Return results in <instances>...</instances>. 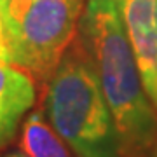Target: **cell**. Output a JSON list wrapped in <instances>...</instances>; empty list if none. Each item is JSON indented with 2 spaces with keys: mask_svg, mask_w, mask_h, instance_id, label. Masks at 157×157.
<instances>
[{
  "mask_svg": "<svg viewBox=\"0 0 157 157\" xmlns=\"http://www.w3.org/2000/svg\"><path fill=\"white\" fill-rule=\"evenodd\" d=\"M78 45L93 65L117 128L121 155L152 157L157 108L141 82L117 0H87L78 19Z\"/></svg>",
  "mask_w": 157,
  "mask_h": 157,
  "instance_id": "obj_1",
  "label": "cell"
},
{
  "mask_svg": "<svg viewBox=\"0 0 157 157\" xmlns=\"http://www.w3.org/2000/svg\"><path fill=\"white\" fill-rule=\"evenodd\" d=\"M44 113L77 157H122L100 80L80 45L63 54L45 80Z\"/></svg>",
  "mask_w": 157,
  "mask_h": 157,
  "instance_id": "obj_2",
  "label": "cell"
},
{
  "mask_svg": "<svg viewBox=\"0 0 157 157\" xmlns=\"http://www.w3.org/2000/svg\"><path fill=\"white\" fill-rule=\"evenodd\" d=\"M80 14V0H6L11 63L47 80L77 35Z\"/></svg>",
  "mask_w": 157,
  "mask_h": 157,
  "instance_id": "obj_3",
  "label": "cell"
},
{
  "mask_svg": "<svg viewBox=\"0 0 157 157\" xmlns=\"http://www.w3.org/2000/svg\"><path fill=\"white\" fill-rule=\"evenodd\" d=\"M147 94L157 108V0H117Z\"/></svg>",
  "mask_w": 157,
  "mask_h": 157,
  "instance_id": "obj_4",
  "label": "cell"
},
{
  "mask_svg": "<svg viewBox=\"0 0 157 157\" xmlns=\"http://www.w3.org/2000/svg\"><path fill=\"white\" fill-rule=\"evenodd\" d=\"M33 77L12 63L0 61V148L14 140L19 124L35 105Z\"/></svg>",
  "mask_w": 157,
  "mask_h": 157,
  "instance_id": "obj_5",
  "label": "cell"
},
{
  "mask_svg": "<svg viewBox=\"0 0 157 157\" xmlns=\"http://www.w3.org/2000/svg\"><path fill=\"white\" fill-rule=\"evenodd\" d=\"M19 147L28 157H73L70 147L45 121L42 110L30 112L23 121Z\"/></svg>",
  "mask_w": 157,
  "mask_h": 157,
  "instance_id": "obj_6",
  "label": "cell"
},
{
  "mask_svg": "<svg viewBox=\"0 0 157 157\" xmlns=\"http://www.w3.org/2000/svg\"><path fill=\"white\" fill-rule=\"evenodd\" d=\"M4 14H6V0H0V39H6V17H4Z\"/></svg>",
  "mask_w": 157,
  "mask_h": 157,
  "instance_id": "obj_7",
  "label": "cell"
},
{
  "mask_svg": "<svg viewBox=\"0 0 157 157\" xmlns=\"http://www.w3.org/2000/svg\"><path fill=\"white\" fill-rule=\"evenodd\" d=\"M0 61L11 63V54H9V47H7L6 39H0Z\"/></svg>",
  "mask_w": 157,
  "mask_h": 157,
  "instance_id": "obj_8",
  "label": "cell"
},
{
  "mask_svg": "<svg viewBox=\"0 0 157 157\" xmlns=\"http://www.w3.org/2000/svg\"><path fill=\"white\" fill-rule=\"evenodd\" d=\"M2 157H28V155H26L23 150H9V152H6Z\"/></svg>",
  "mask_w": 157,
  "mask_h": 157,
  "instance_id": "obj_9",
  "label": "cell"
},
{
  "mask_svg": "<svg viewBox=\"0 0 157 157\" xmlns=\"http://www.w3.org/2000/svg\"><path fill=\"white\" fill-rule=\"evenodd\" d=\"M152 157H157V147H155V150H154V154H152Z\"/></svg>",
  "mask_w": 157,
  "mask_h": 157,
  "instance_id": "obj_10",
  "label": "cell"
}]
</instances>
